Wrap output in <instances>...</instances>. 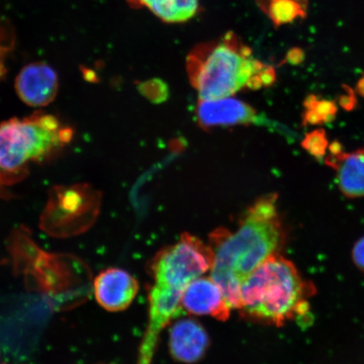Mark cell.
Listing matches in <instances>:
<instances>
[{
    "label": "cell",
    "instance_id": "d6986e66",
    "mask_svg": "<svg viewBox=\"0 0 364 364\" xmlns=\"http://www.w3.org/2000/svg\"><path fill=\"white\" fill-rule=\"evenodd\" d=\"M358 91L359 94L364 97V76L361 80H359L358 83Z\"/></svg>",
    "mask_w": 364,
    "mask_h": 364
},
{
    "label": "cell",
    "instance_id": "30bf717a",
    "mask_svg": "<svg viewBox=\"0 0 364 364\" xmlns=\"http://www.w3.org/2000/svg\"><path fill=\"white\" fill-rule=\"evenodd\" d=\"M196 116L200 127L211 129L220 127L247 125L257 121V112L239 99L225 97L199 100Z\"/></svg>",
    "mask_w": 364,
    "mask_h": 364
},
{
    "label": "cell",
    "instance_id": "7c38bea8",
    "mask_svg": "<svg viewBox=\"0 0 364 364\" xmlns=\"http://www.w3.org/2000/svg\"><path fill=\"white\" fill-rule=\"evenodd\" d=\"M209 347L206 330L193 318H183L175 323L170 330L169 348L177 362L193 364L199 362Z\"/></svg>",
    "mask_w": 364,
    "mask_h": 364
},
{
    "label": "cell",
    "instance_id": "52a82bcc",
    "mask_svg": "<svg viewBox=\"0 0 364 364\" xmlns=\"http://www.w3.org/2000/svg\"><path fill=\"white\" fill-rule=\"evenodd\" d=\"M215 254L209 245L185 233L174 245L164 248L149 263L153 284L185 291L198 277L212 270Z\"/></svg>",
    "mask_w": 364,
    "mask_h": 364
},
{
    "label": "cell",
    "instance_id": "ac0fdd59",
    "mask_svg": "<svg viewBox=\"0 0 364 364\" xmlns=\"http://www.w3.org/2000/svg\"><path fill=\"white\" fill-rule=\"evenodd\" d=\"M353 259L359 269L364 272V236L355 244L353 249Z\"/></svg>",
    "mask_w": 364,
    "mask_h": 364
},
{
    "label": "cell",
    "instance_id": "44dd1931",
    "mask_svg": "<svg viewBox=\"0 0 364 364\" xmlns=\"http://www.w3.org/2000/svg\"><path fill=\"white\" fill-rule=\"evenodd\" d=\"M0 364H8V363L0 362Z\"/></svg>",
    "mask_w": 364,
    "mask_h": 364
},
{
    "label": "cell",
    "instance_id": "7a4b0ae2",
    "mask_svg": "<svg viewBox=\"0 0 364 364\" xmlns=\"http://www.w3.org/2000/svg\"><path fill=\"white\" fill-rule=\"evenodd\" d=\"M7 250L15 274L22 277L27 289L42 294L55 311L74 309L90 297L92 274L80 257L46 252L24 226L12 231Z\"/></svg>",
    "mask_w": 364,
    "mask_h": 364
},
{
    "label": "cell",
    "instance_id": "6da1fadb",
    "mask_svg": "<svg viewBox=\"0 0 364 364\" xmlns=\"http://www.w3.org/2000/svg\"><path fill=\"white\" fill-rule=\"evenodd\" d=\"M286 235L277 196L258 198L241 217L237 230L218 229L210 235L215 254L211 277L230 309H240L243 282L267 259L279 254Z\"/></svg>",
    "mask_w": 364,
    "mask_h": 364
},
{
    "label": "cell",
    "instance_id": "9c48e42d",
    "mask_svg": "<svg viewBox=\"0 0 364 364\" xmlns=\"http://www.w3.org/2000/svg\"><path fill=\"white\" fill-rule=\"evenodd\" d=\"M15 88L18 97L30 107L48 106L56 98L58 78L55 70L43 62L31 63L18 74Z\"/></svg>",
    "mask_w": 364,
    "mask_h": 364
},
{
    "label": "cell",
    "instance_id": "ffe728a7",
    "mask_svg": "<svg viewBox=\"0 0 364 364\" xmlns=\"http://www.w3.org/2000/svg\"><path fill=\"white\" fill-rule=\"evenodd\" d=\"M3 48H0V76L2 75L4 72V65L1 59Z\"/></svg>",
    "mask_w": 364,
    "mask_h": 364
},
{
    "label": "cell",
    "instance_id": "8992f818",
    "mask_svg": "<svg viewBox=\"0 0 364 364\" xmlns=\"http://www.w3.org/2000/svg\"><path fill=\"white\" fill-rule=\"evenodd\" d=\"M101 203V194L88 184L56 186L41 216V229L61 239L83 234L97 220Z\"/></svg>",
    "mask_w": 364,
    "mask_h": 364
},
{
    "label": "cell",
    "instance_id": "5b68a950",
    "mask_svg": "<svg viewBox=\"0 0 364 364\" xmlns=\"http://www.w3.org/2000/svg\"><path fill=\"white\" fill-rule=\"evenodd\" d=\"M73 130L48 114L0 124V197L4 186L26 174L30 162L39 161L70 142Z\"/></svg>",
    "mask_w": 364,
    "mask_h": 364
},
{
    "label": "cell",
    "instance_id": "e0dca14e",
    "mask_svg": "<svg viewBox=\"0 0 364 364\" xmlns=\"http://www.w3.org/2000/svg\"><path fill=\"white\" fill-rule=\"evenodd\" d=\"M302 146L314 157H324L328 148V139L325 131L318 129L307 134L303 140Z\"/></svg>",
    "mask_w": 364,
    "mask_h": 364
},
{
    "label": "cell",
    "instance_id": "8fae6325",
    "mask_svg": "<svg viewBox=\"0 0 364 364\" xmlns=\"http://www.w3.org/2000/svg\"><path fill=\"white\" fill-rule=\"evenodd\" d=\"M181 308L195 316H208L225 321L231 309L220 286L211 277H200L186 287L181 299Z\"/></svg>",
    "mask_w": 364,
    "mask_h": 364
},
{
    "label": "cell",
    "instance_id": "277c9868",
    "mask_svg": "<svg viewBox=\"0 0 364 364\" xmlns=\"http://www.w3.org/2000/svg\"><path fill=\"white\" fill-rule=\"evenodd\" d=\"M312 291L294 264L275 254L243 282L239 311L253 320L281 326L308 311Z\"/></svg>",
    "mask_w": 364,
    "mask_h": 364
},
{
    "label": "cell",
    "instance_id": "3957f363",
    "mask_svg": "<svg viewBox=\"0 0 364 364\" xmlns=\"http://www.w3.org/2000/svg\"><path fill=\"white\" fill-rule=\"evenodd\" d=\"M186 68L200 100L267 88L276 80L274 68L255 58L252 50L232 31L196 45L186 57Z\"/></svg>",
    "mask_w": 364,
    "mask_h": 364
},
{
    "label": "cell",
    "instance_id": "9a60e30c",
    "mask_svg": "<svg viewBox=\"0 0 364 364\" xmlns=\"http://www.w3.org/2000/svg\"><path fill=\"white\" fill-rule=\"evenodd\" d=\"M262 11L276 27L307 16L309 0H256Z\"/></svg>",
    "mask_w": 364,
    "mask_h": 364
},
{
    "label": "cell",
    "instance_id": "ba28073f",
    "mask_svg": "<svg viewBox=\"0 0 364 364\" xmlns=\"http://www.w3.org/2000/svg\"><path fill=\"white\" fill-rule=\"evenodd\" d=\"M92 289L100 306L109 312H120L134 302L139 286L129 272L111 267L95 277Z\"/></svg>",
    "mask_w": 364,
    "mask_h": 364
},
{
    "label": "cell",
    "instance_id": "7402d4cb",
    "mask_svg": "<svg viewBox=\"0 0 364 364\" xmlns=\"http://www.w3.org/2000/svg\"><path fill=\"white\" fill-rule=\"evenodd\" d=\"M98 364H106V363H98Z\"/></svg>",
    "mask_w": 364,
    "mask_h": 364
},
{
    "label": "cell",
    "instance_id": "2e32d148",
    "mask_svg": "<svg viewBox=\"0 0 364 364\" xmlns=\"http://www.w3.org/2000/svg\"><path fill=\"white\" fill-rule=\"evenodd\" d=\"M306 107L304 113V122L306 124L316 125L330 122L336 116V104L330 101H320L314 95L309 97L304 102Z\"/></svg>",
    "mask_w": 364,
    "mask_h": 364
},
{
    "label": "cell",
    "instance_id": "5bb4252c",
    "mask_svg": "<svg viewBox=\"0 0 364 364\" xmlns=\"http://www.w3.org/2000/svg\"><path fill=\"white\" fill-rule=\"evenodd\" d=\"M134 9H147L168 24H179L192 20L200 8V0H127Z\"/></svg>",
    "mask_w": 364,
    "mask_h": 364
},
{
    "label": "cell",
    "instance_id": "4fadbf2b",
    "mask_svg": "<svg viewBox=\"0 0 364 364\" xmlns=\"http://www.w3.org/2000/svg\"><path fill=\"white\" fill-rule=\"evenodd\" d=\"M326 164L338 174L339 188L346 197H364V147L351 154L331 153Z\"/></svg>",
    "mask_w": 364,
    "mask_h": 364
}]
</instances>
